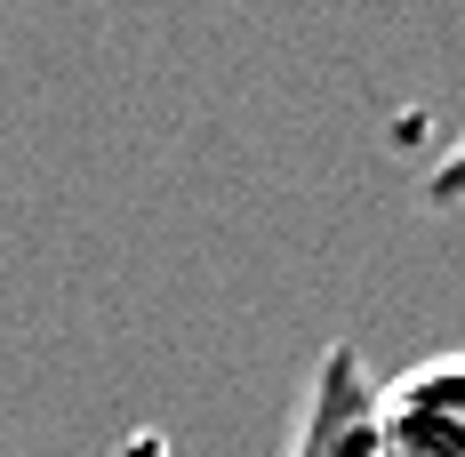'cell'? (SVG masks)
<instances>
[{"label": "cell", "instance_id": "cell-1", "mask_svg": "<svg viewBox=\"0 0 465 457\" xmlns=\"http://www.w3.org/2000/svg\"><path fill=\"white\" fill-rule=\"evenodd\" d=\"M281 457H377V369L361 362L353 337L313 353Z\"/></svg>", "mask_w": 465, "mask_h": 457}, {"label": "cell", "instance_id": "cell-2", "mask_svg": "<svg viewBox=\"0 0 465 457\" xmlns=\"http://www.w3.org/2000/svg\"><path fill=\"white\" fill-rule=\"evenodd\" d=\"M377 457H465V353L377 377Z\"/></svg>", "mask_w": 465, "mask_h": 457}, {"label": "cell", "instance_id": "cell-3", "mask_svg": "<svg viewBox=\"0 0 465 457\" xmlns=\"http://www.w3.org/2000/svg\"><path fill=\"white\" fill-rule=\"evenodd\" d=\"M425 209H465V137L450 144V153H441V161H433V169H425Z\"/></svg>", "mask_w": 465, "mask_h": 457}]
</instances>
